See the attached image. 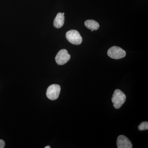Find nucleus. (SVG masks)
Segmentation results:
<instances>
[{
    "mask_svg": "<svg viewBox=\"0 0 148 148\" xmlns=\"http://www.w3.org/2000/svg\"><path fill=\"white\" fill-rule=\"evenodd\" d=\"M64 13L59 12L57 14L53 21V26L57 29L61 28L63 27L64 23Z\"/></svg>",
    "mask_w": 148,
    "mask_h": 148,
    "instance_id": "7",
    "label": "nucleus"
},
{
    "mask_svg": "<svg viewBox=\"0 0 148 148\" xmlns=\"http://www.w3.org/2000/svg\"><path fill=\"white\" fill-rule=\"evenodd\" d=\"M71 58V55L65 49H61L58 51L55 57L56 62L59 65H63L67 63Z\"/></svg>",
    "mask_w": 148,
    "mask_h": 148,
    "instance_id": "5",
    "label": "nucleus"
},
{
    "mask_svg": "<svg viewBox=\"0 0 148 148\" xmlns=\"http://www.w3.org/2000/svg\"><path fill=\"white\" fill-rule=\"evenodd\" d=\"M84 24L88 29L92 31H96L100 27L99 23L94 20H86L85 21Z\"/></svg>",
    "mask_w": 148,
    "mask_h": 148,
    "instance_id": "8",
    "label": "nucleus"
},
{
    "mask_svg": "<svg viewBox=\"0 0 148 148\" xmlns=\"http://www.w3.org/2000/svg\"><path fill=\"white\" fill-rule=\"evenodd\" d=\"M139 130H144L148 129V122L147 121H145L140 123L138 126Z\"/></svg>",
    "mask_w": 148,
    "mask_h": 148,
    "instance_id": "9",
    "label": "nucleus"
},
{
    "mask_svg": "<svg viewBox=\"0 0 148 148\" xmlns=\"http://www.w3.org/2000/svg\"><path fill=\"white\" fill-rule=\"evenodd\" d=\"M51 148V147H50V146H46V147H45V148Z\"/></svg>",
    "mask_w": 148,
    "mask_h": 148,
    "instance_id": "11",
    "label": "nucleus"
},
{
    "mask_svg": "<svg viewBox=\"0 0 148 148\" xmlns=\"http://www.w3.org/2000/svg\"><path fill=\"white\" fill-rule=\"evenodd\" d=\"M108 55L111 58L119 59L125 57L126 52L121 47L113 46L109 49L108 51Z\"/></svg>",
    "mask_w": 148,
    "mask_h": 148,
    "instance_id": "3",
    "label": "nucleus"
},
{
    "mask_svg": "<svg viewBox=\"0 0 148 148\" xmlns=\"http://www.w3.org/2000/svg\"><path fill=\"white\" fill-rule=\"evenodd\" d=\"M66 38L72 44L79 45L82 42V37L76 30H71L66 33Z\"/></svg>",
    "mask_w": 148,
    "mask_h": 148,
    "instance_id": "2",
    "label": "nucleus"
},
{
    "mask_svg": "<svg viewBox=\"0 0 148 148\" xmlns=\"http://www.w3.org/2000/svg\"><path fill=\"white\" fill-rule=\"evenodd\" d=\"M61 91V87L59 85H51L47 90L46 95L49 99L52 101L58 99Z\"/></svg>",
    "mask_w": 148,
    "mask_h": 148,
    "instance_id": "4",
    "label": "nucleus"
},
{
    "mask_svg": "<svg viewBox=\"0 0 148 148\" xmlns=\"http://www.w3.org/2000/svg\"><path fill=\"white\" fill-rule=\"evenodd\" d=\"M117 147L118 148H132V145L130 140L124 135H121L117 138Z\"/></svg>",
    "mask_w": 148,
    "mask_h": 148,
    "instance_id": "6",
    "label": "nucleus"
},
{
    "mask_svg": "<svg viewBox=\"0 0 148 148\" xmlns=\"http://www.w3.org/2000/svg\"><path fill=\"white\" fill-rule=\"evenodd\" d=\"M126 95L121 90L116 89L114 92L112 98L115 108L118 109L121 108L125 102Z\"/></svg>",
    "mask_w": 148,
    "mask_h": 148,
    "instance_id": "1",
    "label": "nucleus"
},
{
    "mask_svg": "<svg viewBox=\"0 0 148 148\" xmlns=\"http://www.w3.org/2000/svg\"><path fill=\"white\" fill-rule=\"evenodd\" d=\"M5 146V143L4 141L2 140H0V148H4Z\"/></svg>",
    "mask_w": 148,
    "mask_h": 148,
    "instance_id": "10",
    "label": "nucleus"
}]
</instances>
